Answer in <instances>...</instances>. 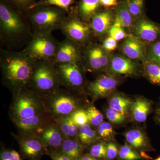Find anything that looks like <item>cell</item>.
I'll return each mask as SVG.
<instances>
[{
	"label": "cell",
	"mask_w": 160,
	"mask_h": 160,
	"mask_svg": "<svg viewBox=\"0 0 160 160\" xmlns=\"http://www.w3.org/2000/svg\"><path fill=\"white\" fill-rule=\"evenodd\" d=\"M59 42L52 33H32L22 50L37 61H53Z\"/></svg>",
	"instance_id": "52a82bcc"
},
{
	"label": "cell",
	"mask_w": 160,
	"mask_h": 160,
	"mask_svg": "<svg viewBox=\"0 0 160 160\" xmlns=\"http://www.w3.org/2000/svg\"><path fill=\"white\" fill-rule=\"evenodd\" d=\"M56 122L64 138H77L80 126L72 121L70 115L57 119Z\"/></svg>",
	"instance_id": "d4e9b609"
},
{
	"label": "cell",
	"mask_w": 160,
	"mask_h": 160,
	"mask_svg": "<svg viewBox=\"0 0 160 160\" xmlns=\"http://www.w3.org/2000/svg\"><path fill=\"white\" fill-rule=\"evenodd\" d=\"M112 55L97 44H88L82 52L84 69L94 73L108 72Z\"/></svg>",
	"instance_id": "ba28073f"
},
{
	"label": "cell",
	"mask_w": 160,
	"mask_h": 160,
	"mask_svg": "<svg viewBox=\"0 0 160 160\" xmlns=\"http://www.w3.org/2000/svg\"><path fill=\"white\" fill-rule=\"evenodd\" d=\"M17 7L22 9L29 10L32 5H34L35 0H9Z\"/></svg>",
	"instance_id": "b9f144b4"
},
{
	"label": "cell",
	"mask_w": 160,
	"mask_h": 160,
	"mask_svg": "<svg viewBox=\"0 0 160 160\" xmlns=\"http://www.w3.org/2000/svg\"><path fill=\"white\" fill-rule=\"evenodd\" d=\"M146 60L160 65V39L147 46Z\"/></svg>",
	"instance_id": "836d02e7"
},
{
	"label": "cell",
	"mask_w": 160,
	"mask_h": 160,
	"mask_svg": "<svg viewBox=\"0 0 160 160\" xmlns=\"http://www.w3.org/2000/svg\"><path fill=\"white\" fill-rule=\"evenodd\" d=\"M55 65L61 86L73 92H81L84 89L85 78L82 63Z\"/></svg>",
	"instance_id": "30bf717a"
},
{
	"label": "cell",
	"mask_w": 160,
	"mask_h": 160,
	"mask_svg": "<svg viewBox=\"0 0 160 160\" xmlns=\"http://www.w3.org/2000/svg\"><path fill=\"white\" fill-rule=\"evenodd\" d=\"M108 33H109V36L113 38L118 42L125 39L129 36V35L126 33L124 28L113 24L109 29Z\"/></svg>",
	"instance_id": "74e56055"
},
{
	"label": "cell",
	"mask_w": 160,
	"mask_h": 160,
	"mask_svg": "<svg viewBox=\"0 0 160 160\" xmlns=\"http://www.w3.org/2000/svg\"><path fill=\"white\" fill-rule=\"evenodd\" d=\"M131 30L132 34L149 45L160 39V25L146 18L136 21Z\"/></svg>",
	"instance_id": "4fadbf2b"
},
{
	"label": "cell",
	"mask_w": 160,
	"mask_h": 160,
	"mask_svg": "<svg viewBox=\"0 0 160 160\" xmlns=\"http://www.w3.org/2000/svg\"><path fill=\"white\" fill-rule=\"evenodd\" d=\"M118 158L119 160H144L146 158L127 143L119 148Z\"/></svg>",
	"instance_id": "f1b7e54d"
},
{
	"label": "cell",
	"mask_w": 160,
	"mask_h": 160,
	"mask_svg": "<svg viewBox=\"0 0 160 160\" xmlns=\"http://www.w3.org/2000/svg\"><path fill=\"white\" fill-rule=\"evenodd\" d=\"M77 139L84 148L91 146L100 140L97 131L92 129L89 124L80 126Z\"/></svg>",
	"instance_id": "484cf974"
},
{
	"label": "cell",
	"mask_w": 160,
	"mask_h": 160,
	"mask_svg": "<svg viewBox=\"0 0 160 160\" xmlns=\"http://www.w3.org/2000/svg\"><path fill=\"white\" fill-rule=\"evenodd\" d=\"M47 112L43 99L28 87L13 92L9 108L12 121L30 118Z\"/></svg>",
	"instance_id": "3957f363"
},
{
	"label": "cell",
	"mask_w": 160,
	"mask_h": 160,
	"mask_svg": "<svg viewBox=\"0 0 160 160\" xmlns=\"http://www.w3.org/2000/svg\"><path fill=\"white\" fill-rule=\"evenodd\" d=\"M154 160H160V156L156 158Z\"/></svg>",
	"instance_id": "bcb514c9"
},
{
	"label": "cell",
	"mask_w": 160,
	"mask_h": 160,
	"mask_svg": "<svg viewBox=\"0 0 160 160\" xmlns=\"http://www.w3.org/2000/svg\"><path fill=\"white\" fill-rule=\"evenodd\" d=\"M139 68L135 61L123 54L112 56L108 73L115 75L135 76L139 73Z\"/></svg>",
	"instance_id": "9a60e30c"
},
{
	"label": "cell",
	"mask_w": 160,
	"mask_h": 160,
	"mask_svg": "<svg viewBox=\"0 0 160 160\" xmlns=\"http://www.w3.org/2000/svg\"><path fill=\"white\" fill-rule=\"evenodd\" d=\"M97 128V131L100 139L108 142L114 141L116 132L110 123L103 122Z\"/></svg>",
	"instance_id": "4dcf8cb0"
},
{
	"label": "cell",
	"mask_w": 160,
	"mask_h": 160,
	"mask_svg": "<svg viewBox=\"0 0 160 160\" xmlns=\"http://www.w3.org/2000/svg\"><path fill=\"white\" fill-rule=\"evenodd\" d=\"M84 148L77 138H66L58 151L68 157L74 160H78L83 154Z\"/></svg>",
	"instance_id": "7402d4cb"
},
{
	"label": "cell",
	"mask_w": 160,
	"mask_h": 160,
	"mask_svg": "<svg viewBox=\"0 0 160 160\" xmlns=\"http://www.w3.org/2000/svg\"><path fill=\"white\" fill-rule=\"evenodd\" d=\"M37 134H38L42 140L49 152L59 150L64 137L58 127L56 120L43 127Z\"/></svg>",
	"instance_id": "ac0fdd59"
},
{
	"label": "cell",
	"mask_w": 160,
	"mask_h": 160,
	"mask_svg": "<svg viewBox=\"0 0 160 160\" xmlns=\"http://www.w3.org/2000/svg\"><path fill=\"white\" fill-rule=\"evenodd\" d=\"M37 62L23 50L1 49L0 67L4 85L12 92L28 87Z\"/></svg>",
	"instance_id": "6da1fadb"
},
{
	"label": "cell",
	"mask_w": 160,
	"mask_h": 160,
	"mask_svg": "<svg viewBox=\"0 0 160 160\" xmlns=\"http://www.w3.org/2000/svg\"><path fill=\"white\" fill-rule=\"evenodd\" d=\"M56 119L49 112H45L30 118L12 121L20 132L37 133L46 125Z\"/></svg>",
	"instance_id": "e0dca14e"
},
{
	"label": "cell",
	"mask_w": 160,
	"mask_h": 160,
	"mask_svg": "<svg viewBox=\"0 0 160 160\" xmlns=\"http://www.w3.org/2000/svg\"><path fill=\"white\" fill-rule=\"evenodd\" d=\"M72 119L77 125L80 126L89 124L88 115L86 110L80 108L76 110L70 115Z\"/></svg>",
	"instance_id": "8d00e7d4"
},
{
	"label": "cell",
	"mask_w": 160,
	"mask_h": 160,
	"mask_svg": "<svg viewBox=\"0 0 160 160\" xmlns=\"http://www.w3.org/2000/svg\"><path fill=\"white\" fill-rule=\"evenodd\" d=\"M89 124L93 127H98L104 122V116L95 106H90L86 109Z\"/></svg>",
	"instance_id": "e575fe53"
},
{
	"label": "cell",
	"mask_w": 160,
	"mask_h": 160,
	"mask_svg": "<svg viewBox=\"0 0 160 160\" xmlns=\"http://www.w3.org/2000/svg\"><path fill=\"white\" fill-rule=\"evenodd\" d=\"M106 115L110 122L116 124L124 122L126 121L127 116L109 107L106 109Z\"/></svg>",
	"instance_id": "d590c367"
},
{
	"label": "cell",
	"mask_w": 160,
	"mask_h": 160,
	"mask_svg": "<svg viewBox=\"0 0 160 160\" xmlns=\"http://www.w3.org/2000/svg\"><path fill=\"white\" fill-rule=\"evenodd\" d=\"M119 149L117 145L113 141L107 143L106 160H114L118 158Z\"/></svg>",
	"instance_id": "f35d334b"
},
{
	"label": "cell",
	"mask_w": 160,
	"mask_h": 160,
	"mask_svg": "<svg viewBox=\"0 0 160 160\" xmlns=\"http://www.w3.org/2000/svg\"><path fill=\"white\" fill-rule=\"evenodd\" d=\"M73 2L74 0H40L32 5L29 10L38 6H54L63 9L68 13L69 12V7Z\"/></svg>",
	"instance_id": "f546056e"
},
{
	"label": "cell",
	"mask_w": 160,
	"mask_h": 160,
	"mask_svg": "<svg viewBox=\"0 0 160 160\" xmlns=\"http://www.w3.org/2000/svg\"><path fill=\"white\" fill-rule=\"evenodd\" d=\"M119 85L117 75L108 72L100 75L86 87V92L92 100H97L112 94Z\"/></svg>",
	"instance_id": "7c38bea8"
},
{
	"label": "cell",
	"mask_w": 160,
	"mask_h": 160,
	"mask_svg": "<svg viewBox=\"0 0 160 160\" xmlns=\"http://www.w3.org/2000/svg\"><path fill=\"white\" fill-rule=\"evenodd\" d=\"M20 148V154L24 159L41 160L49 154V150L38 134L20 132L15 136Z\"/></svg>",
	"instance_id": "8fae6325"
},
{
	"label": "cell",
	"mask_w": 160,
	"mask_h": 160,
	"mask_svg": "<svg viewBox=\"0 0 160 160\" xmlns=\"http://www.w3.org/2000/svg\"><path fill=\"white\" fill-rule=\"evenodd\" d=\"M49 156L52 160H74L58 151L50 152Z\"/></svg>",
	"instance_id": "7bdbcfd3"
},
{
	"label": "cell",
	"mask_w": 160,
	"mask_h": 160,
	"mask_svg": "<svg viewBox=\"0 0 160 160\" xmlns=\"http://www.w3.org/2000/svg\"><path fill=\"white\" fill-rule=\"evenodd\" d=\"M132 101L129 98L120 93L111 95L108 104L109 108L127 115L131 110Z\"/></svg>",
	"instance_id": "cb8c5ba5"
},
{
	"label": "cell",
	"mask_w": 160,
	"mask_h": 160,
	"mask_svg": "<svg viewBox=\"0 0 160 160\" xmlns=\"http://www.w3.org/2000/svg\"><path fill=\"white\" fill-rule=\"evenodd\" d=\"M100 5L99 0H81L79 6L80 17L84 22L90 21L97 13Z\"/></svg>",
	"instance_id": "4316f807"
},
{
	"label": "cell",
	"mask_w": 160,
	"mask_h": 160,
	"mask_svg": "<svg viewBox=\"0 0 160 160\" xmlns=\"http://www.w3.org/2000/svg\"><path fill=\"white\" fill-rule=\"evenodd\" d=\"M154 119L156 123L160 126V101L156 107Z\"/></svg>",
	"instance_id": "f6af8a7d"
},
{
	"label": "cell",
	"mask_w": 160,
	"mask_h": 160,
	"mask_svg": "<svg viewBox=\"0 0 160 160\" xmlns=\"http://www.w3.org/2000/svg\"><path fill=\"white\" fill-rule=\"evenodd\" d=\"M61 86L54 62L37 61L28 88L43 99L59 90Z\"/></svg>",
	"instance_id": "277c9868"
},
{
	"label": "cell",
	"mask_w": 160,
	"mask_h": 160,
	"mask_svg": "<svg viewBox=\"0 0 160 160\" xmlns=\"http://www.w3.org/2000/svg\"><path fill=\"white\" fill-rule=\"evenodd\" d=\"M68 14L60 30L66 38L80 47L88 44L92 33L89 24L73 13Z\"/></svg>",
	"instance_id": "9c48e42d"
},
{
	"label": "cell",
	"mask_w": 160,
	"mask_h": 160,
	"mask_svg": "<svg viewBox=\"0 0 160 160\" xmlns=\"http://www.w3.org/2000/svg\"><path fill=\"white\" fill-rule=\"evenodd\" d=\"M30 10L27 20L32 33H52L60 29L67 16L65 10L54 6H38Z\"/></svg>",
	"instance_id": "5b68a950"
},
{
	"label": "cell",
	"mask_w": 160,
	"mask_h": 160,
	"mask_svg": "<svg viewBox=\"0 0 160 160\" xmlns=\"http://www.w3.org/2000/svg\"><path fill=\"white\" fill-rule=\"evenodd\" d=\"M106 144L105 141L99 140L91 145L89 154L97 159L106 160Z\"/></svg>",
	"instance_id": "d6a6232c"
},
{
	"label": "cell",
	"mask_w": 160,
	"mask_h": 160,
	"mask_svg": "<svg viewBox=\"0 0 160 160\" xmlns=\"http://www.w3.org/2000/svg\"><path fill=\"white\" fill-rule=\"evenodd\" d=\"M73 93L69 90L60 89L53 94L43 98L47 111L55 119L70 115L82 108L80 99Z\"/></svg>",
	"instance_id": "8992f818"
},
{
	"label": "cell",
	"mask_w": 160,
	"mask_h": 160,
	"mask_svg": "<svg viewBox=\"0 0 160 160\" xmlns=\"http://www.w3.org/2000/svg\"><path fill=\"white\" fill-rule=\"evenodd\" d=\"M142 63L143 70L146 78L152 84L160 87V65L147 60Z\"/></svg>",
	"instance_id": "83f0119b"
},
{
	"label": "cell",
	"mask_w": 160,
	"mask_h": 160,
	"mask_svg": "<svg viewBox=\"0 0 160 160\" xmlns=\"http://www.w3.org/2000/svg\"><path fill=\"white\" fill-rule=\"evenodd\" d=\"M152 102L143 98H138L132 101L131 110L132 117L137 122H146L151 110Z\"/></svg>",
	"instance_id": "44dd1931"
},
{
	"label": "cell",
	"mask_w": 160,
	"mask_h": 160,
	"mask_svg": "<svg viewBox=\"0 0 160 160\" xmlns=\"http://www.w3.org/2000/svg\"><path fill=\"white\" fill-rule=\"evenodd\" d=\"M32 32L28 20L3 2L0 4V38L6 49H16L26 46Z\"/></svg>",
	"instance_id": "7a4b0ae2"
},
{
	"label": "cell",
	"mask_w": 160,
	"mask_h": 160,
	"mask_svg": "<svg viewBox=\"0 0 160 160\" xmlns=\"http://www.w3.org/2000/svg\"><path fill=\"white\" fill-rule=\"evenodd\" d=\"M127 143L138 152L154 151L149 138L145 132L139 129H130L124 134Z\"/></svg>",
	"instance_id": "ffe728a7"
},
{
	"label": "cell",
	"mask_w": 160,
	"mask_h": 160,
	"mask_svg": "<svg viewBox=\"0 0 160 160\" xmlns=\"http://www.w3.org/2000/svg\"><path fill=\"white\" fill-rule=\"evenodd\" d=\"M147 46L142 40L132 34L124 39L120 47L122 54L134 61L146 60Z\"/></svg>",
	"instance_id": "2e32d148"
},
{
	"label": "cell",
	"mask_w": 160,
	"mask_h": 160,
	"mask_svg": "<svg viewBox=\"0 0 160 160\" xmlns=\"http://www.w3.org/2000/svg\"><path fill=\"white\" fill-rule=\"evenodd\" d=\"M113 17L108 11L98 12L91 20L89 25L92 33L98 37L102 36L109 32L112 24Z\"/></svg>",
	"instance_id": "d6986e66"
},
{
	"label": "cell",
	"mask_w": 160,
	"mask_h": 160,
	"mask_svg": "<svg viewBox=\"0 0 160 160\" xmlns=\"http://www.w3.org/2000/svg\"><path fill=\"white\" fill-rule=\"evenodd\" d=\"M18 152L13 149H2L1 152L0 160H22Z\"/></svg>",
	"instance_id": "ab89813d"
},
{
	"label": "cell",
	"mask_w": 160,
	"mask_h": 160,
	"mask_svg": "<svg viewBox=\"0 0 160 160\" xmlns=\"http://www.w3.org/2000/svg\"><path fill=\"white\" fill-rule=\"evenodd\" d=\"M100 3L103 6H117L118 0H99Z\"/></svg>",
	"instance_id": "ee69618b"
},
{
	"label": "cell",
	"mask_w": 160,
	"mask_h": 160,
	"mask_svg": "<svg viewBox=\"0 0 160 160\" xmlns=\"http://www.w3.org/2000/svg\"><path fill=\"white\" fill-rule=\"evenodd\" d=\"M115 16L113 24L122 27L124 29H131L133 26V19L128 10L126 2L118 4L115 8Z\"/></svg>",
	"instance_id": "603a6c76"
},
{
	"label": "cell",
	"mask_w": 160,
	"mask_h": 160,
	"mask_svg": "<svg viewBox=\"0 0 160 160\" xmlns=\"http://www.w3.org/2000/svg\"><path fill=\"white\" fill-rule=\"evenodd\" d=\"M126 3L134 22L142 18L144 6L143 0H127Z\"/></svg>",
	"instance_id": "1f68e13d"
},
{
	"label": "cell",
	"mask_w": 160,
	"mask_h": 160,
	"mask_svg": "<svg viewBox=\"0 0 160 160\" xmlns=\"http://www.w3.org/2000/svg\"><path fill=\"white\" fill-rule=\"evenodd\" d=\"M102 47L108 52L114 51L118 47V41L110 36L106 38L103 41Z\"/></svg>",
	"instance_id": "60d3db41"
},
{
	"label": "cell",
	"mask_w": 160,
	"mask_h": 160,
	"mask_svg": "<svg viewBox=\"0 0 160 160\" xmlns=\"http://www.w3.org/2000/svg\"><path fill=\"white\" fill-rule=\"evenodd\" d=\"M79 47L66 38L59 42L53 59L55 64L82 63Z\"/></svg>",
	"instance_id": "5bb4252c"
}]
</instances>
